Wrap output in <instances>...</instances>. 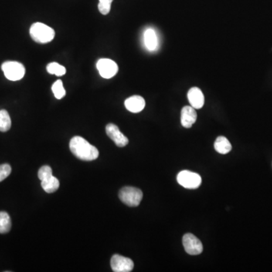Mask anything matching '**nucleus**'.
<instances>
[{
    "label": "nucleus",
    "mask_w": 272,
    "mask_h": 272,
    "mask_svg": "<svg viewBox=\"0 0 272 272\" xmlns=\"http://www.w3.org/2000/svg\"><path fill=\"white\" fill-rule=\"evenodd\" d=\"M52 90L53 92L54 96L57 99H62L66 95V91L64 88L63 83H62L61 79L57 80L55 83H53L52 86Z\"/></svg>",
    "instance_id": "nucleus-19"
},
{
    "label": "nucleus",
    "mask_w": 272,
    "mask_h": 272,
    "mask_svg": "<svg viewBox=\"0 0 272 272\" xmlns=\"http://www.w3.org/2000/svg\"><path fill=\"white\" fill-rule=\"evenodd\" d=\"M106 133L110 139L113 140L116 145L120 147H123L127 146L129 143V139L127 136H125L120 132V129L117 126L113 123H109L106 127Z\"/></svg>",
    "instance_id": "nucleus-9"
},
{
    "label": "nucleus",
    "mask_w": 272,
    "mask_h": 272,
    "mask_svg": "<svg viewBox=\"0 0 272 272\" xmlns=\"http://www.w3.org/2000/svg\"><path fill=\"white\" fill-rule=\"evenodd\" d=\"M144 44L148 50L154 51L157 49L158 41H157V34L154 30L151 29V28L147 29L144 32Z\"/></svg>",
    "instance_id": "nucleus-14"
},
{
    "label": "nucleus",
    "mask_w": 272,
    "mask_h": 272,
    "mask_svg": "<svg viewBox=\"0 0 272 272\" xmlns=\"http://www.w3.org/2000/svg\"><path fill=\"white\" fill-rule=\"evenodd\" d=\"M41 185L43 188L44 191L47 193L55 192L57 190L59 189L60 186V182H59L58 178L52 176L46 178V179L41 181Z\"/></svg>",
    "instance_id": "nucleus-15"
},
{
    "label": "nucleus",
    "mask_w": 272,
    "mask_h": 272,
    "mask_svg": "<svg viewBox=\"0 0 272 272\" xmlns=\"http://www.w3.org/2000/svg\"><path fill=\"white\" fill-rule=\"evenodd\" d=\"M11 221L6 212H0V234H6L10 232Z\"/></svg>",
    "instance_id": "nucleus-16"
},
{
    "label": "nucleus",
    "mask_w": 272,
    "mask_h": 272,
    "mask_svg": "<svg viewBox=\"0 0 272 272\" xmlns=\"http://www.w3.org/2000/svg\"><path fill=\"white\" fill-rule=\"evenodd\" d=\"M46 70L50 74H55L57 76H64L66 73V68L56 62L49 63Z\"/></svg>",
    "instance_id": "nucleus-18"
},
{
    "label": "nucleus",
    "mask_w": 272,
    "mask_h": 272,
    "mask_svg": "<svg viewBox=\"0 0 272 272\" xmlns=\"http://www.w3.org/2000/svg\"><path fill=\"white\" fill-rule=\"evenodd\" d=\"M188 99L191 107L195 109L202 108L204 104V96L198 87H193L188 91Z\"/></svg>",
    "instance_id": "nucleus-11"
},
{
    "label": "nucleus",
    "mask_w": 272,
    "mask_h": 272,
    "mask_svg": "<svg viewBox=\"0 0 272 272\" xmlns=\"http://www.w3.org/2000/svg\"><path fill=\"white\" fill-rule=\"evenodd\" d=\"M182 242H183L185 252L188 254L196 256V255H199L202 253V243L196 236L192 234L188 233L184 235Z\"/></svg>",
    "instance_id": "nucleus-7"
},
{
    "label": "nucleus",
    "mask_w": 272,
    "mask_h": 272,
    "mask_svg": "<svg viewBox=\"0 0 272 272\" xmlns=\"http://www.w3.org/2000/svg\"><path fill=\"white\" fill-rule=\"evenodd\" d=\"M30 34L33 40L38 43H48L53 40L55 32L52 28L42 23H34L30 28Z\"/></svg>",
    "instance_id": "nucleus-2"
},
{
    "label": "nucleus",
    "mask_w": 272,
    "mask_h": 272,
    "mask_svg": "<svg viewBox=\"0 0 272 272\" xmlns=\"http://www.w3.org/2000/svg\"><path fill=\"white\" fill-rule=\"evenodd\" d=\"M110 266L114 272H130L134 268V263L130 258L113 255L110 260Z\"/></svg>",
    "instance_id": "nucleus-8"
},
{
    "label": "nucleus",
    "mask_w": 272,
    "mask_h": 272,
    "mask_svg": "<svg viewBox=\"0 0 272 272\" xmlns=\"http://www.w3.org/2000/svg\"><path fill=\"white\" fill-rule=\"evenodd\" d=\"M96 67L101 76L104 79H110L118 72V66L116 62L108 59H102L98 61Z\"/></svg>",
    "instance_id": "nucleus-6"
},
{
    "label": "nucleus",
    "mask_w": 272,
    "mask_h": 272,
    "mask_svg": "<svg viewBox=\"0 0 272 272\" xmlns=\"http://www.w3.org/2000/svg\"><path fill=\"white\" fill-rule=\"evenodd\" d=\"M177 181L180 185L187 189H197L201 186L202 179L198 173L184 170L177 175Z\"/></svg>",
    "instance_id": "nucleus-5"
},
{
    "label": "nucleus",
    "mask_w": 272,
    "mask_h": 272,
    "mask_svg": "<svg viewBox=\"0 0 272 272\" xmlns=\"http://www.w3.org/2000/svg\"><path fill=\"white\" fill-rule=\"evenodd\" d=\"M1 68L5 77L11 81H18L25 76V66L20 62H5Z\"/></svg>",
    "instance_id": "nucleus-4"
},
{
    "label": "nucleus",
    "mask_w": 272,
    "mask_h": 272,
    "mask_svg": "<svg viewBox=\"0 0 272 272\" xmlns=\"http://www.w3.org/2000/svg\"><path fill=\"white\" fill-rule=\"evenodd\" d=\"M198 118L196 110L191 106H185L181 109V123L185 128L189 129L195 124Z\"/></svg>",
    "instance_id": "nucleus-10"
},
{
    "label": "nucleus",
    "mask_w": 272,
    "mask_h": 272,
    "mask_svg": "<svg viewBox=\"0 0 272 272\" xmlns=\"http://www.w3.org/2000/svg\"><path fill=\"white\" fill-rule=\"evenodd\" d=\"M214 147L215 151L221 154H226L232 151V144L228 138H225V136H219L215 143H214Z\"/></svg>",
    "instance_id": "nucleus-13"
},
{
    "label": "nucleus",
    "mask_w": 272,
    "mask_h": 272,
    "mask_svg": "<svg viewBox=\"0 0 272 272\" xmlns=\"http://www.w3.org/2000/svg\"><path fill=\"white\" fill-rule=\"evenodd\" d=\"M125 107L132 113H139L145 107V101L141 96H131L125 101Z\"/></svg>",
    "instance_id": "nucleus-12"
},
{
    "label": "nucleus",
    "mask_w": 272,
    "mask_h": 272,
    "mask_svg": "<svg viewBox=\"0 0 272 272\" xmlns=\"http://www.w3.org/2000/svg\"><path fill=\"white\" fill-rule=\"evenodd\" d=\"M70 149L73 155L81 161H94L99 155L97 148L80 136H74L70 140Z\"/></svg>",
    "instance_id": "nucleus-1"
},
{
    "label": "nucleus",
    "mask_w": 272,
    "mask_h": 272,
    "mask_svg": "<svg viewBox=\"0 0 272 272\" xmlns=\"http://www.w3.org/2000/svg\"><path fill=\"white\" fill-rule=\"evenodd\" d=\"M52 176V170L49 166H43L39 169L38 177L41 181Z\"/></svg>",
    "instance_id": "nucleus-21"
},
{
    "label": "nucleus",
    "mask_w": 272,
    "mask_h": 272,
    "mask_svg": "<svg viewBox=\"0 0 272 272\" xmlns=\"http://www.w3.org/2000/svg\"><path fill=\"white\" fill-rule=\"evenodd\" d=\"M11 167L9 164L0 165V182L5 180L11 174Z\"/></svg>",
    "instance_id": "nucleus-22"
},
{
    "label": "nucleus",
    "mask_w": 272,
    "mask_h": 272,
    "mask_svg": "<svg viewBox=\"0 0 272 272\" xmlns=\"http://www.w3.org/2000/svg\"><path fill=\"white\" fill-rule=\"evenodd\" d=\"M11 127V120L7 110H0V132L8 131Z\"/></svg>",
    "instance_id": "nucleus-17"
},
{
    "label": "nucleus",
    "mask_w": 272,
    "mask_h": 272,
    "mask_svg": "<svg viewBox=\"0 0 272 272\" xmlns=\"http://www.w3.org/2000/svg\"><path fill=\"white\" fill-rule=\"evenodd\" d=\"M120 201L127 206L136 207L139 205L143 198V193L134 187H125L119 193Z\"/></svg>",
    "instance_id": "nucleus-3"
},
{
    "label": "nucleus",
    "mask_w": 272,
    "mask_h": 272,
    "mask_svg": "<svg viewBox=\"0 0 272 272\" xmlns=\"http://www.w3.org/2000/svg\"><path fill=\"white\" fill-rule=\"evenodd\" d=\"M113 0H99V10L101 14L106 15L110 12Z\"/></svg>",
    "instance_id": "nucleus-20"
}]
</instances>
